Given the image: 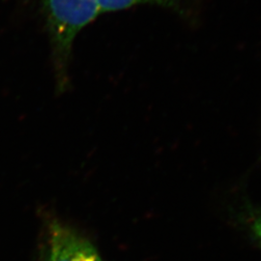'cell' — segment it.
I'll list each match as a JSON object with an SVG mask.
<instances>
[{
	"instance_id": "4",
	"label": "cell",
	"mask_w": 261,
	"mask_h": 261,
	"mask_svg": "<svg viewBox=\"0 0 261 261\" xmlns=\"http://www.w3.org/2000/svg\"><path fill=\"white\" fill-rule=\"evenodd\" d=\"M248 227L261 247V208L254 209L248 217Z\"/></svg>"
},
{
	"instance_id": "1",
	"label": "cell",
	"mask_w": 261,
	"mask_h": 261,
	"mask_svg": "<svg viewBox=\"0 0 261 261\" xmlns=\"http://www.w3.org/2000/svg\"><path fill=\"white\" fill-rule=\"evenodd\" d=\"M58 90L68 84L67 69L77 34L101 14L96 0H43Z\"/></svg>"
},
{
	"instance_id": "3",
	"label": "cell",
	"mask_w": 261,
	"mask_h": 261,
	"mask_svg": "<svg viewBox=\"0 0 261 261\" xmlns=\"http://www.w3.org/2000/svg\"><path fill=\"white\" fill-rule=\"evenodd\" d=\"M102 13L130 9L139 5H154L167 9H179V0H96Z\"/></svg>"
},
{
	"instance_id": "2",
	"label": "cell",
	"mask_w": 261,
	"mask_h": 261,
	"mask_svg": "<svg viewBox=\"0 0 261 261\" xmlns=\"http://www.w3.org/2000/svg\"><path fill=\"white\" fill-rule=\"evenodd\" d=\"M48 261H103L86 237L56 218L46 220Z\"/></svg>"
}]
</instances>
